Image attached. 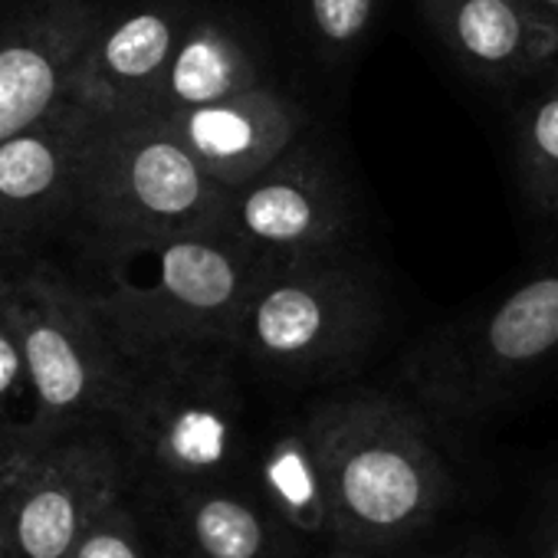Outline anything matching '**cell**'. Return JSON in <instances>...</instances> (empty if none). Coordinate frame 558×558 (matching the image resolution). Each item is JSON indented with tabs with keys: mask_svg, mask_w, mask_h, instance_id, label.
Masks as SVG:
<instances>
[{
	"mask_svg": "<svg viewBox=\"0 0 558 558\" xmlns=\"http://www.w3.org/2000/svg\"><path fill=\"white\" fill-rule=\"evenodd\" d=\"M230 349L125 352L109 421L138 506L246 483L250 444Z\"/></svg>",
	"mask_w": 558,
	"mask_h": 558,
	"instance_id": "obj_1",
	"label": "cell"
},
{
	"mask_svg": "<svg viewBox=\"0 0 558 558\" xmlns=\"http://www.w3.org/2000/svg\"><path fill=\"white\" fill-rule=\"evenodd\" d=\"M306 424L326 466L339 548H395L447 506L450 470L408 404L381 391H345L316 404Z\"/></svg>",
	"mask_w": 558,
	"mask_h": 558,
	"instance_id": "obj_2",
	"label": "cell"
},
{
	"mask_svg": "<svg viewBox=\"0 0 558 558\" xmlns=\"http://www.w3.org/2000/svg\"><path fill=\"white\" fill-rule=\"evenodd\" d=\"M266 266L220 227L99 243L86 287L122 352L230 349Z\"/></svg>",
	"mask_w": 558,
	"mask_h": 558,
	"instance_id": "obj_3",
	"label": "cell"
},
{
	"mask_svg": "<svg viewBox=\"0 0 558 558\" xmlns=\"http://www.w3.org/2000/svg\"><path fill=\"white\" fill-rule=\"evenodd\" d=\"M381 326V293L345 250L266 266L236 326L233 355L259 375L313 385L355 368Z\"/></svg>",
	"mask_w": 558,
	"mask_h": 558,
	"instance_id": "obj_4",
	"label": "cell"
},
{
	"mask_svg": "<svg viewBox=\"0 0 558 558\" xmlns=\"http://www.w3.org/2000/svg\"><path fill=\"white\" fill-rule=\"evenodd\" d=\"M14 303L34 395L31 424L14 444H47L109 424L125 352L89 290L37 263L17 272Z\"/></svg>",
	"mask_w": 558,
	"mask_h": 558,
	"instance_id": "obj_5",
	"label": "cell"
},
{
	"mask_svg": "<svg viewBox=\"0 0 558 558\" xmlns=\"http://www.w3.org/2000/svg\"><path fill=\"white\" fill-rule=\"evenodd\" d=\"M227 194L155 116L99 119L80 214L99 243H132L220 227Z\"/></svg>",
	"mask_w": 558,
	"mask_h": 558,
	"instance_id": "obj_6",
	"label": "cell"
},
{
	"mask_svg": "<svg viewBox=\"0 0 558 558\" xmlns=\"http://www.w3.org/2000/svg\"><path fill=\"white\" fill-rule=\"evenodd\" d=\"M558 355V259L483 313L437 329L408 359V381L440 417H476Z\"/></svg>",
	"mask_w": 558,
	"mask_h": 558,
	"instance_id": "obj_7",
	"label": "cell"
},
{
	"mask_svg": "<svg viewBox=\"0 0 558 558\" xmlns=\"http://www.w3.org/2000/svg\"><path fill=\"white\" fill-rule=\"evenodd\" d=\"M125 496L129 473L112 434L83 430L0 450V519L17 558H66Z\"/></svg>",
	"mask_w": 558,
	"mask_h": 558,
	"instance_id": "obj_8",
	"label": "cell"
},
{
	"mask_svg": "<svg viewBox=\"0 0 558 558\" xmlns=\"http://www.w3.org/2000/svg\"><path fill=\"white\" fill-rule=\"evenodd\" d=\"M352 223L339 171L310 145H293L259 178L227 194L220 230L263 266H283L345 250Z\"/></svg>",
	"mask_w": 558,
	"mask_h": 558,
	"instance_id": "obj_9",
	"label": "cell"
},
{
	"mask_svg": "<svg viewBox=\"0 0 558 558\" xmlns=\"http://www.w3.org/2000/svg\"><path fill=\"white\" fill-rule=\"evenodd\" d=\"M99 14L96 0H21L0 17V145L73 96Z\"/></svg>",
	"mask_w": 558,
	"mask_h": 558,
	"instance_id": "obj_10",
	"label": "cell"
},
{
	"mask_svg": "<svg viewBox=\"0 0 558 558\" xmlns=\"http://www.w3.org/2000/svg\"><path fill=\"white\" fill-rule=\"evenodd\" d=\"M201 0H116L80 60L73 99L96 119L148 116Z\"/></svg>",
	"mask_w": 558,
	"mask_h": 558,
	"instance_id": "obj_11",
	"label": "cell"
},
{
	"mask_svg": "<svg viewBox=\"0 0 558 558\" xmlns=\"http://www.w3.org/2000/svg\"><path fill=\"white\" fill-rule=\"evenodd\" d=\"M99 119L73 96L0 145V243L80 214V184Z\"/></svg>",
	"mask_w": 558,
	"mask_h": 558,
	"instance_id": "obj_12",
	"label": "cell"
},
{
	"mask_svg": "<svg viewBox=\"0 0 558 558\" xmlns=\"http://www.w3.org/2000/svg\"><path fill=\"white\" fill-rule=\"evenodd\" d=\"M223 187L236 191L276 165L303 135L300 106L269 86H253L223 102L155 116Z\"/></svg>",
	"mask_w": 558,
	"mask_h": 558,
	"instance_id": "obj_13",
	"label": "cell"
},
{
	"mask_svg": "<svg viewBox=\"0 0 558 558\" xmlns=\"http://www.w3.org/2000/svg\"><path fill=\"white\" fill-rule=\"evenodd\" d=\"M440 44L486 83H515L558 63V31L529 0H421Z\"/></svg>",
	"mask_w": 558,
	"mask_h": 558,
	"instance_id": "obj_14",
	"label": "cell"
},
{
	"mask_svg": "<svg viewBox=\"0 0 558 558\" xmlns=\"http://www.w3.org/2000/svg\"><path fill=\"white\" fill-rule=\"evenodd\" d=\"M155 538L178 558H296L293 532L272 515L253 483L194 489L142 506Z\"/></svg>",
	"mask_w": 558,
	"mask_h": 558,
	"instance_id": "obj_15",
	"label": "cell"
},
{
	"mask_svg": "<svg viewBox=\"0 0 558 558\" xmlns=\"http://www.w3.org/2000/svg\"><path fill=\"white\" fill-rule=\"evenodd\" d=\"M253 86H259V73L236 24L201 4L168 63L148 116H174L214 106Z\"/></svg>",
	"mask_w": 558,
	"mask_h": 558,
	"instance_id": "obj_16",
	"label": "cell"
},
{
	"mask_svg": "<svg viewBox=\"0 0 558 558\" xmlns=\"http://www.w3.org/2000/svg\"><path fill=\"white\" fill-rule=\"evenodd\" d=\"M253 489L293 535L336 538L326 466L306 417L287 421L256 450Z\"/></svg>",
	"mask_w": 558,
	"mask_h": 558,
	"instance_id": "obj_17",
	"label": "cell"
},
{
	"mask_svg": "<svg viewBox=\"0 0 558 558\" xmlns=\"http://www.w3.org/2000/svg\"><path fill=\"white\" fill-rule=\"evenodd\" d=\"M515 171L525 197L558 217V76L515 119Z\"/></svg>",
	"mask_w": 558,
	"mask_h": 558,
	"instance_id": "obj_18",
	"label": "cell"
},
{
	"mask_svg": "<svg viewBox=\"0 0 558 558\" xmlns=\"http://www.w3.org/2000/svg\"><path fill=\"white\" fill-rule=\"evenodd\" d=\"M31 414H34L31 368H27L24 336L17 323L14 287H11V293L0 300V440L14 444L27 430Z\"/></svg>",
	"mask_w": 558,
	"mask_h": 558,
	"instance_id": "obj_19",
	"label": "cell"
},
{
	"mask_svg": "<svg viewBox=\"0 0 558 558\" xmlns=\"http://www.w3.org/2000/svg\"><path fill=\"white\" fill-rule=\"evenodd\" d=\"M155 548L158 538L142 506L125 496L83 532L66 558H155Z\"/></svg>",
	"mask_w": 558,
	"mask_h": 558,
	"instance_id": "obj_20",
	"label": "cell"
},
{
	"mask_svg": "<svg viewBox=\"0 0 558 558\" xmlns=\"http://www.w3.org/2000/svg\"><path fill=\"white\" fill-rule=\"evenodd\" d=\"M378 0H306V24L316 47L339 60L372 31Z\"/></svg>",
	"mask_w": 558,
	"mask_h": 558,
	"instance_id": "obj_21",
	"label": "cell"
},
{
	"mask_svg": "<svg viewBox=\"0 0 558 558\" xmlns=\"http://www.w3.org/2000/svg\"><path fill=\"white\" fill-rule=\"evenodd\" d=\"M529 4H532V8H535V11H538L551 27H555V31H558V0H529Z\"/></svg>",
	"mask_w": 558,
	"mask_h": 558,
	"instance_id": "obj_22",
	"label": "cell"
},
{
	"mask_svg": "<svg viewBox=\"0 0 558 558\" xmlns=\"http://www.w3.org/2000/svg\"><path fill=\"white\" fill-rule=\"evenodd\" d=\"M0 558H17V555H14V542H11V535H8L4 519H0Z\"/></svg>",
	"mask_w": 558,
	"mask_h": 558,
	"instance_id": "obj_23",
	"label": "cell"
},
{
	"mask_svg": "<svg viewBox=\"0 0 558 558\" xmlns=\"http://www.w3.org/2000/svg\"><path fill=\"white\" fill-rule=\"evenodd\" d=\"M14 279H17V276H11V272H4V269H0V300H4V296L11 293Z\"/></svg>",
	"mask_w": 558,
	"mask_h": 558,
	"instance_id": "obj_24",
	"label": "cell"
},
{
	"mask_svg": "<svg viewBox=\"0 0 558 558\" xmlns=\"http://www.w3.org/2000/svg\"><path fill=\"white\" fill-rule=\"evenodd\" d=\"M542 558H558V525H555V532H551V538H548V545H545Z\"/></svg>",
	"mask_w": 558,
	"mask_h": 558,
	"instance_id": "obj_25",
	"label": "cell"
},
{
	"mask_svg": "<svg viewBox=\"0 0 558 558\" xmlns=\"http://www.w3.org/2000/svg\"><path fill=\"white\" fill-rule=\"evenodd\" d=\"M329 558H378V555H365V551H345V548H336Z\"/></svg>",
	"mask_w": 558,
	"mask_h": 558,
	"instance_id": "obj_26",
	"label": "cell"
},
{
	"mask_svg": "<svg viewBox=\"0 0 558 558\" xmlns=\"http://www.w3.org/2000/svg\"><path fill=\"white\" fill-rule=\"evenodd\" d=\"M453 558H493L489 551H480V548H470V551H460V555H453Z\"/></svg>",
	"mask_w": 558,
	"mask_h": 558,
	"instance_id": "obj_27",
	"label": "cell"
},
{
	"mask_svg": "<svg viewBox=\"0 0 558 558\" xmlns=\"http://www.w3.org/2000/svg\"><path fill=\"white\" fill-rule=\"evenodd\" d=\"M155 558H178V555H174L171 548H165V545L158 542V548H155Z\"/></svg>",
	"mask_w": 558,
	"mask_h": 558,
	"instance_id": "obj_28",
	"label": "cell"
},
{
	"mask_svg": "<svg viewBox=\"0 0 558 558\" xmlns=\"http://www.w3.org/2000/svg\"><path fill=\"white\" fill-rule=\"evenodd\" d=\"M4 447H8V444H0V450H4Z\"/></svg>",
	"mask_w": 558,
	"mask_h": 558,
	"instance_id": "obj_29",
	"label": "cell"
},
{
	"mask_svg": "<svg viewBox=\"0 0 558 558\" xmlns=\"http://www.w3.org/2000/svg\"><path fill=\"white\" fill-rule=\"evenodd\" d=\"M0 444H8V440H0Z\"/></svg>",
	"mask_w": 558,
	"mask_h": 558,
	"instance_id": "obj_30",
	"label": "cell"
}]
</instances>
